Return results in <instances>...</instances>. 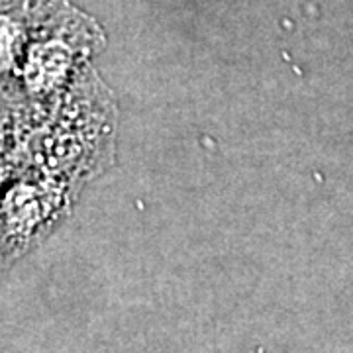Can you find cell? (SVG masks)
<instances>
[{
  "mask_svg": "<svg viewBox=\"0 0 353 353\" xmlns=\"http://www.w3.org/2000/svg\"><path fill=\"white\" fill-rule=\"evenodd\" d=\"M116 106L92 65L50 116L30 130L14 165L67 176L81 189L114 159Z\"/></svg>",
  "mask_w": 353,
  "mask_h": 353,
  "instance_id": "obj_1",
  "label": "cell"
},
{
  "mask_svg": "<svg viewBox=\"0 0 353 353\" xmlns=\"http://www.w3.org/2000/svg\"><path fill=\"white\" fill-rule=\"evenodd\" d=\"M106 46L101 24L67 0H55L36 26L20 67L22 116L41 124Z\"/></svg>",
  "mask_w": 353,
  "mask_h": 353,
  "instance_id": "obj_2",
  "label": "cell"
},
{
  "mask_svg": "<svg viewBox=\"0 0 353 353\" xmlns=\"http://www.w3.org/2000/svg\"><path fill=\"white\" fill-rule=\"evenodd\" d=\"M81 187L32 165H14L0 194V267L36 250L69 216Z\"/></svg>",
  "mask_w": 353,
  "mask_h": 353,
  "instance_id": "obj_3",
  "label": "cell"
},
{
  "mask_svg": "<svg viewBox=\"0 0 353 353\" xmlns=\"http://www.w3.org/2000/svg\"><path fill=\"white\" fill-rule=\"evenodd\" d=\"M55 0H0V112H22L18 77L32 34Z\"/></svg>",
  "mask_w": 353,
  "mask_h": 353,
  "instance_id": "obj_4",
  "label": "cell"
},
{
  "mask_svg": "<svg viewBox=\"0 0 353 353\" xmlns=\"http://www.w3.org/2000/svg\"><path fill=\"white\" fill-rule=\"evenodd\" d=\"M30 132L20 112H0V163H14Z\"/></svg>",
  "mask_w": 353,
  "mask_h": 353,
  "instance_id": "obj_5",
  "label": "cell"
},
{
  "mask_svg": "<svg viewBox=\"0 0 353 353\" xmlns=\"http://www.w3.org/2000/svg\"><path fill=\"white\" fill-rule=\"evenodd\" d=\"M14 171V163H0V194H2V189L6 185V181L10 179Z\"/></svg>",
  "mask_w": 353,
  "mask_h": 353,
  "instance_id": "obj_6",
  "label": "cell"
}]
</instances>
